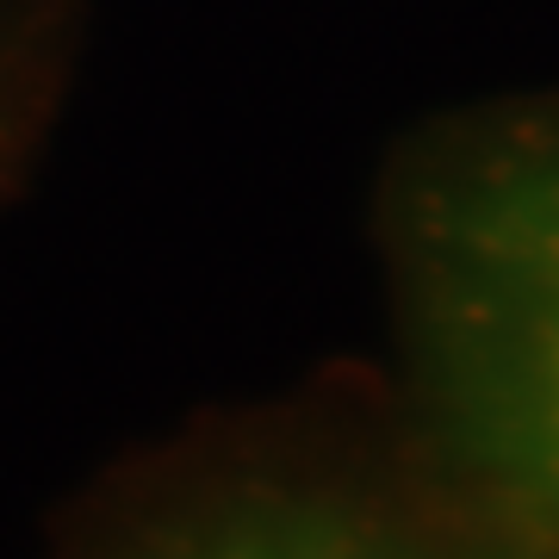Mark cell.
Here are the masks:
<instances>
[{"instance_id":"1","label":"cell","mask_w":559,"mask_h":559,"mask_svg":"<svg viewBox=\"0 0 559 559\" xmlns=\"http://www.w3.org/2000/svg\"><path fill=\"white\" fill-rule=\"evenodd\" d=\"M373 249L399 448L503 559H559V87L417 124Z\"/></svg>"},{"instance_id":"2","label":"cell","mask_w":559,"mask_h":559,"mask_svg":"<svg viewBox=\"0 0 559 559\" xmlns=\"http://www.w3.org/2000/svg\"><path fill=\"white\" fill-rule=\"evenodd\" d=\"M81 559H503L385 448L299 429H242L180 448L131 485Z\"/></svg>"}]
</instances>
